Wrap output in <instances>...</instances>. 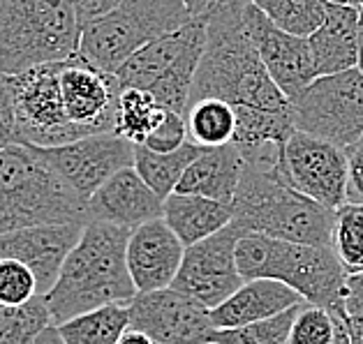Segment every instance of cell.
Listing matches in <instances>:
<instances>
[{
  "mask_svg": "<svg viewBox=\"0 0 363 344\" xmlns=\"http://www.w3.org/2000/svg\"><path fill=\"white\" fill-rule=\"evenodd\" d=\"M252 0H227L206 19V51L194 74L190 104L218 97L234 107L291 111V100L273 81L245 30V7Z\"/></svg>",
  "mask_w": 363,
  "mask_h": 344,
  "instance_id": "1",
  "label": "cell"
},
{
  "mask_svg": "<svg viewBox=\"0 0 363 344\" xmlns=\"http://www.w3.org/2000/svg\"><path fill=\"white\" fill-rule=\"evenodd\" d=\"M280 148L243 155L245 169L232 206L234 222L245 234L331 248L335 210L282 183L276 169Z\"/></svg>",
  "mask_w": 363,
  "mask_h": 344,
  "instance_id": "2",
  "label": "cell"
},
{
  "mask_svg": "<svg viewBox=\"0 0 363 344\" xmlns=\"http://www.w3.org/2000/svg\"><path fill=\"white\" fill-rule=\"evenodd\" d=\"M130 234L125 227L100 219L84 227L56 285L44 296L56 326L104 305H128L139 294L128 268Z\"/></svg>",
  "mask_w": 363,
  "mask_h": 344,
  "instance_id": "3",
  "label": "cell"
},
{
  "mask_svg": "<svg viewBox=\"0 0 363 344\" xmlns=\"http://www.w3.org/2000/svg\"><path fill=\"white\" fill-rule=\"evenodd\" d=\"M88 201L33 146L0 148V234L35 224H88Z\"/></svg>",
  "mask_w": 363,
  "mask_h": 344,
  "instance_id": "4",
  "label": "cell"
},
{
  "mask_svg": "<svg viewBox=\"0 0 363 344\" xmlns=\"http://www.w3.org/2000/svg\"><path fill=\"white\" fill-rule=\"evenodd\" d=\"M82 23L72 0H0V74H19L79 54Z\"/></svg>",
  "mask_w": 363,
  "mask_h": 344,
  "instance_id": "5",
  "label": "cell"
},
{
  "mask_svg": "<svg viewBox=\"0 0 363 344\" xmlns=\"http://www.w3.org/2000/svg\"><path fill=\"white\" fill-rule=\"evenodd\" d=\"M236 263L243 280H278L298 291L306 303L342 305L347 273L333 248L301 245L264 234H245L236 245Z\"/></svg>",
  "mask_w": 363,
  "mask_h": 344,
  "instance_id": "6",
  "label": "cell"
},
{
  "mask_svg": "<svg viewBox=\"0 0 363 344\" xmlns=\"http://www.w3.org/2000/svg\"><path fill=\"white\" fill-rule=\"evenodd\" d=\"M192 19L183 0H123L82 28L79 56L107 74H116L157 38L179 30Z\"/></svg>",
  "mask_w": 363,
  "mask_h": 344,
  "instance_id": "7",
  "label": "cell"
},
{
  "mask_svg": "<svg viewBox=\"0 0 363 344\" xmlns=\"http://www.w3.org/2000/svg\"><path fill=\"white\" fill-rule=\"evenodd\" d=\"M206 19H190L125 60L116 76L123 88H144L169 111L188 116L194 74L206 51Z\"/></svg>",
  "mask_w": 363,
  "mask_h": 344,
  "instance_id": "8",
  "label": "cell"
},
{
  "mask_svg": "<svg viewBox=\"0 0 363 344\" xmlns=\"http://www.w3.org/2000/svg\"><path fill=\"white\" fill-rule=\"evenodd\" d=\"M298 132L347 148L363 139V72L359 67L313 79L291 100Z\"/></svg>",
  "mask_w": 363,
  "mask_h": 344,
  "instance_id": "9",
  "label": "cell"
},
{
  "mask_svg": "<svg viewBox=\"0 0 363 344\" xmlns=\"http://www.w3.org/2000/svg\"><path fill=\"white\" fill-rule=\"evenodd\" d=\"M60 67L63 63H44L19 74H5L12 97L16 144L49 148L82 139V132L65 113Z\"/></svg>",
  "mask_w": 363,
  "mask_h": 344,
  "instance_id": "10",
  "label": "cell"
},
{
  "mask_svg": "<svg viewBox=\"0 0 363 344\" xmlns=\"http://www.w3.org/2000/svg\"><path fill=\"white\" fill-rule=\"evenodd\" d=\"M276 169L291 190L324 206L335 210L347 204V155L331 141L296 130L280 148Z\"/></svg>",
  "mask_w": 363,
  "mask_h": 344,
  "instance_id": "11",
  "label": "cell"
},
{
  "mask_svg": "<svg viewBox=\"0 0 363 344\" xmlns=\"http://www.w3.org/2000/svg\"><path fill=\"white\" fill-rule=\"evenodd\" d=\"M135 146L116 132H102L63 146L33 148L79 197L88 201L113 173L135 166Z\"/></svg>",
  "mask_w": 363,
  "mask_h": 344,
  "instance_id": "12",
  "label": "cell"
},
{
  "mask_svg": "<svg viewBox=\"0 0 363 344\" xmlns=\"http://www.w3.org/2000/svg\"><path fill=\"white\" fill-rule=\"evenodd\" d=\"M241 236L245 231L232 219V224H227L223 231L185 248L181 270L172 287L206 305L208 310L225 303L245 282L236 263V245Z\"/></svg>",
  "mask_w": 363,
  "mask_h": 344,
  "instance_id": "13",
  "label": "cell"
},
{
  "mask_svg": "<svg viewBox=\"0 0 363 344\" xmlns=\"http://www.w3.org/2000/svg\"><path fill=\"white\" fill-rule=\"evenodd\" d=\"M128 310L132 328L144 331L155 344H208L216 331L208 307L174 287L137 294Z\"/></svg>",
  "mask_w": 363,
  "mask_h": 344,
  "instance_id": "14",
  "label": "cell"
},
{
  "mask_svg": "<svg viewBox=\"0 0 363 344\" xmlns=\"http://www.w3.org/2000/svg\"><path fill=\"white\" fill-rule=\"evenodd\" d=\"M121 88L116 74L102 72L79 54L63 60L60 93L67 118L82 132V137L116 130Z\"/></svg>",
  "mask_w": 363,
  "mask_h": 344,
  "instance_id": "15",
  "label": "cell"
},
{
  "mask_svg": "<svg viewBox=\"0 0 363 344\" xmlns=\"http://www.w3.org/2000/svg\"><path fill=\"white\" fill-rule=\"evenodd\" d=\"M243 21L273 81L280 86V91L289 100H294L313 84V79H317L308 38L282 30L255 5V0L245 7Z\"/></svg>",
  "mask_w": 363,
  "mask_h": 344,
  "instance_id": "16",
  "label": "cell"
},
{
  "mask_svg": "<svg viewBox=\"0 0 363 344\" xmlns=\"http://www.w3.org/2000/svg\"><path fill=\"white\" fill-rule=\"evenodd\" d=\"M86 224H35L0 234V257L19 259L38 277L40 296H47L74 250Z\"/></svg>",
  "mask_w": 363,
  "mask_h": 344,
  "instance_id": "17",
  "label": "cell"
},
{
  "mask_svg": "<svg viewBox=\"0 0 363 344\" xmlns=\"http://www.w3.org/2000/svg\"><path fill=\"white\" fill-rule=\"evenodd\" d=\"M185 245L164 217L132 229L128 241V268L139 294L169 289L181 270Z\"/></svg>",
  "mask_w": 363,
  "mask_h": 344,
  "instance_id": "18",
  "label": "cell"
},
{
  "mask_svg": "<svg viewBox=\"0 0 363 344\" xmlns=\"http://www.w3.org/2000/svg\"><path fill=\"white\" fill-rule=\"evenodd\" d=\"M164 199L141 178L135 166L121 169L88 199V217L100 222L137 229L162 217Z\"/></svg>",
  "mask_w": 363,
  "mask_h": 344,
  "instance_id": "19",
  "label": "cell"
},
{
  "mask_svg": "<svg viewBox=\"0 0 363 344\" xmlns=\"http://www.w3.org/2000/svg\"><path fill=\"white\" fill-rule=\"evenodd\" d=\"M306 303V298L278 280H247L225 303L211 310L216 328H238L262 319H271L280 312Z\"/></svg>",
  "mask_w": 363,
  "mask_h": 344,
  "instance_id": "20",
  "label": "cell"
},
{
  "mask_svg": "<svg viewBox=\"0 0 363 344\" xmlns=\"http://www.w3.org/2000/svg\"><path fill=\"white\" fill-rule=\"evenodd\" d=\"M363 7L331 3L324 23L308 38L317 76L359 67V25Z\"/></svg>",
  "mask_w": 363,
  "mask_h": 344,
  "instance_id": "21",
  "label": "cell"
},
{
  "mask_svg": "<svg viewBox=\"0 0 363 344\" xmlns=\"http://www.w3.org/2000/svg\"><path fill=\"white\" fill-rule=\"evenodd\" d=\"M245 157L236 144L211 146L194 160L176 185L181 194H201L220 204L234 206V197L243 178Z\"/></svg>",
  "mask_w": 363,
  "mask_h": 344,
  "instance_id": "22",
  "label": "cell"
},
{
  "mask_svg": "<svg viewBox=\"0 0 363 344\" xmlns=\"http://www.w3.org/2000/svg\"><path fill=\"white\" fill-rule=\"evenodd\" d=\"M164 222L174 229L185 248L203 241V238L223 231L232 224L234 208L220 204L216 199L201 197V194H181L174 192L164 199Z\"/></svg>",
  "mask_w": 363,
  "mask_h": 344,
  "instance_id": "23",
  "label": "cell"
},
{
  "mask_svg": "<svg viewBox=\"0 0 363 344\" xmlns=\"http://www.w3.org/2000/svg\"><path fill=\"white\" fill-rule=\"evenodd\" d=\"M236 134L232 144L243 155H252L267 148H280L296 132L294 111H271L259 107H234Z\"/></svg>",
  "mask_w": 363,
  "mask_h": 344,
  "instance_id": "24",
  "label": "cell"
},
{
  "mask_svg": "<svg viewBox=\"0 0 363 344\" xmlns=\"http://www.w3.org/2000/svg\"><path fill=\"white\" fill-rule=\"evenodd\" d=\"M206 146H199L188 141L172 153H155L150 148L137 144L135 146V169L150 188H153L162 199L176 192V185L188 171V166L203 153Z\"/></svg>",
  "mask_w": 363,
  "mask_h": 344,
  "instance_id": "25",
  "label": "cell"
},
{
  "mask_svg": "<svg viewBox=\"0 0 363 344\" xmlns=\"http://www.w3.org/2000/svg\"><path fill=\"white\" fill-rule=\"evenodd\" d=\"M128 328L130 310L123 303L97 307L58 323L65 344H116Z\"/></svg>",
  "mask_w": 363,
  "mask_h": 344,
  "instance_id": "26",
  "label": "cell"
},
{
  "mask_svg": "<svg viewBox=\"0 0 363 344\" xmlns=\"http://www.w3.org/2000/svg\"><path fill=\"white\" fill-rule=\"evenodd\" d=\"M287 344H352L342 305L322 307L303 303L296 312Z\"/></svg>",
  "mask_w": 363,
  "mask_h": 344,
  "instance_id": "27",
  "label": "cell"
},
{
  "mask_svg": "<svg viewBox=\"0 0 363 344\" xmlns=\"http://www.w3.org/2000/svg\"><path fill=\"white\" fill-rule=\"evenodd\" d=\"M167 111L169 109L162 107L157 97L144 88H121L113 132L132 144H144L150 132L164 120Z\"/></svg>",
  "mask_w": 363,
  "mask_h": 344,
  "instance_id": "28",
  "label": "cell"
},
{
  "mask_svg": "<svg viewBox=\"0 0 363 344\" xmlns=\"http://www.w3.org/2000/svg\"><path fill=\"white\" fill-rule=\"evenodd\" d=\"M190 141L199 146H225L232 144L236 134V109L218 97H203L190 104L188 109Z\"/></svg>",
  "mask_w": 363,
  "mask_h": 344,
  "instance_id": "29",
  "label": "cell"
},
{
  "mask_svg": "<svg viewBox=\"0 0 363 344\" xmlns=\"http://www.w3.org/2000/svg\"><path fill=\"white\" fill-rule=\"evenodd\" d=\"M269 19L298 38H310L326 19L331 0H255Z\"/></svg>",
  "mask_w": 363,
  "mask_h": 344,
  "instance_id": "30",
  "label": "cell"
},
{
  "mask_svg": "<svg viewBox=\"0 0 363 344\" xmlns=\"http://www.w3.org/2000/svg\"><path fill=\"white\" fill-rule=\"evenodd\" d=\"M51 323L54 316L44 296L23 305H0V344H33Z\"/></svg>",
  "mask_w": 363,
  "mask_h": 344,
  "instance_id": "31",
  "label": "cell"
},
{
  "mask_svg": "<svg viewBox=\"0 0 363 344\" xmlns=\"http://www.w3.org/2000/svg\"><path fill=\"white\" fill-rule=\"evenodd\" d=\"M331 248L347 275L363 273V206L342 204L335 208Z\"/></svg>",
  "mask_w": 363,
  "mask_h": 344,
  "instance_id": "32",
  "label": "cell"
},
{
  "mask_svg": "<svg viewBox=\"0 0 363 344\" xmlns=\"http://www.w3.org/2000/svg\"><path fill=\"white\" fill-rule=\"evenodd\" d=\"M301 305L289 307V310L271 316V319L238 326V328H216L213 335H211V342L213 344H287Z\"/></svg>",
  "mask_w": 363,
  "mask_h": 344,
  "instance_id": "33",
  "label": "cell"
},
{
  "mask_svg": "<svg viewBox=\"0 0 363 344\" xmlns=\"http://www.w3.org/2000/svg\"><path fill=\"white\" fill-rule=\"evenodd\" d=\"M40 296L38 277L19 259L0 257V305H23Z\"/></svg>",
  "mask_w": 363,
  "mask_h": 344,
  "instance_id": "34",
  "label": "cell"
},
{
  "mask_svg": "<svg viewBox=\"0 0 363 344\" xmlns=\"http://www.w3.org/2000/svg\"><path fill=\"white\" fill-rule=\"evenodd\" d=\"M188 120L185 116L176 111H167L164 120L148 134V139L141 146L150 148L155 153H172L176 148H181L183 144H188Z\"/></svg>",
  "mask_w": 363,
  "mask_h": 344,
  "instance_id": "35",
  "label": "cell"
},
{
  "mask_svg": "<svg viewBox=\"0 0 363 344\" xmlns=\"http://www.w3.org/2000/svg\"><path fill=\"white\" fill-rule=\"evenodd\" d=\"M347 155V204L363 206V139L345 148Z\"/></svg>",
  "mask_w": 363,
  "mask_h": 344,
  "instance_id": "36",
  "label": "cell"
},
{
  "mask_svg": "<svg viewBox=\"0 0 363 344\" xmlns=\"http://www.w3.org/2000/svg\"><path fill=\"white\" fill-rule=\"evenodd\" d=\"M16 141L14 134V111H12V97L7 76L0 74V148L10 146Z\"/></svg>",
  "mask_w": 363,
  "mask_h": 344,
  "instance_id": "37",
  "label": "cell"
},
{
  "mask_svg": "<svg viewBox=\"0 0 363 344\" xmlns=\"http://www.w3.org/2000/svg\"><path fill=\"white\" fill-rule=\"evenodd\" d=\"M342 310L347 316H363V273H354L345 280Z\"/></svg>",
  "mask_w": 363,
  "mask_h": 344,
  "instance_id": "38",
  "label": "cell"
},
{
  "mask_svg": "<svg viewBox=\"0 0 363 344\" xmlns=\"http://www.w3.org/2000/svg\"><path fill=\"white\" fill-rule=\"evenodd\" d=\"M74 3V10H77V16H79V23H82V28L86 23H91L95 19H100L107 12H111L113 7L121 5L123 0H72Z\"/></svg>",
  "mask_w": 363,
  "mask_h": 344,
  "instance_id": "39",
  "label": "cell"
},
{
  "mask_svg": "<svg viewBox=\"0 0 363 344\" xmlns=\"http://www.w3.org/2000/svg\"><path fill=\"white\" fill-rule=\"evenodd\" d=\"M183 3L188 7L192 19H208V16L223 3H227V0H183Z\"/></svg>",
  "mask_w": 363,
  "mask_h": 344,
  "instance_id": "40",
  "label": "cell"
},
{
  "mask_svg": "<svg viewBox=\"0 0 363 344\" xmlns=\"http://www.w3.org/2000/svg\"><path fill=\"white\" fill-rule=\"evenodd\" d=\"M116 344H155V340L150 338V335H146L144 331H139V328H130L121 335V340Z\"/></svg>",
  "mask_w": 363,
  "mask_h": 344,
  "instance_id": "41",
  "label": "cell"
},
{
  "mask_svg": "<svg viewBox=\"0 0 363 344\" xmlns=\"http://www.w3.org/2000/svg\"><path fill=\"white\" fill-rule=\"evenodd\" d=\"M33 344H65V340H63V335H60L58 326L51 323L38 335V338L33 340Z\"/></svg>",
  "mask_w": 363,
  "mask_h": 344,
  "instance_id": "42",
  "label": "cell"
},
{
  "mask_svg": "<svg viewBox=\"0 0 363 344\" xmlns=\"http://www.w3.org/2000/svg\"><path fill=\"white\" fill-rule=\"evenodd\" d=\"M352 344H363V316H347Z\"/></svg>",
  "mask_w": 363,
  "mask_h": 344,
  "instance_id": "43",
  "label": "cell"
},
{
  "mask_svg": "<svg viewBox=\"0 0 363 344\" xmlns=\"http://www.w3.org/2000/svg\"><path fill=\"white\" fill-rule=\"evenodd\" d=\"M359 69L363 72V14H361V25H359Z\"/></svg>",
  "mask_w": 363,
  "mask_h": 344,
  "instance_id": "44",
  "label": "cell"
},
{
  "mask_svg": "<svg viewBox=\"0 0 363 344\" xmlns=\"http://www.w3.org/2000/svg\"><path fill=\"white\" fill-rule=\"evenodd\" d=\"M331 3H338V5H354V7H363V0H331Z\"/></svg>",
  "mask_w": 363,
  "mask_h": 344,
  "instance_id": "45",
  "label": "cell"
},
{
  "mask_svg": "<svg viewBox=\"0 0 363 344\" xmlns=\"http://www.w3.org/2000/svg\"><path fill=\"white\" fill-rule=\"evenodd\" d=\"M211 344H213V342H211Z\"/></svg>",
  "mask_w": 363,
  "mask_h": 344,
  "instance_id": "46",
  "label": "cell"
}]
</instances>
